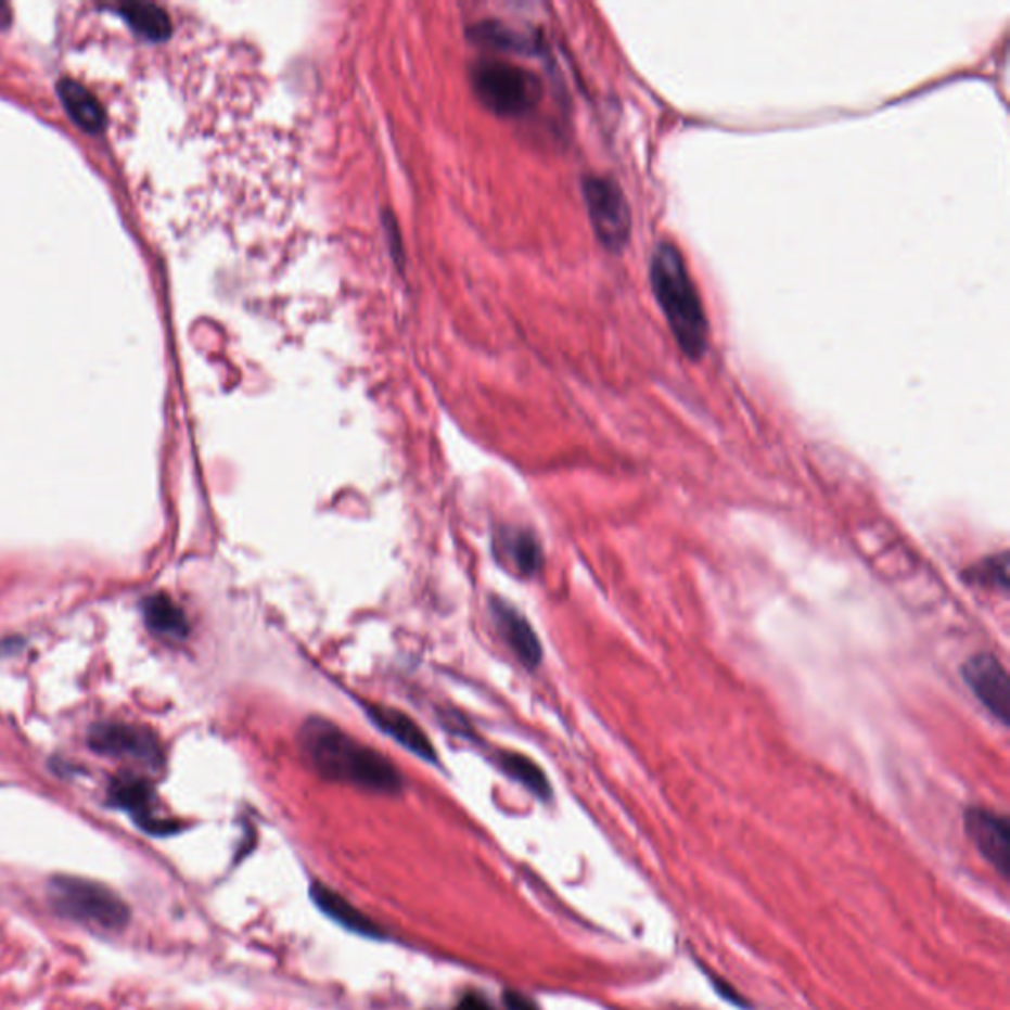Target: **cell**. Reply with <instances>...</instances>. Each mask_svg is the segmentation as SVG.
Wrapping results in <instances>:
<instances>
[{
    "instance_id": "52a82bcc",
    "label": "cell",
    "mask_w": 1010,
    "mask_h": 1010,
    "mask_svg": "<svg viewBox=\"0 0 1010 1010\" xmlns=\"http://www.w3.org/2000/svg\"><path fill=\"white\" fill-rule=\"evenodd\" d=\"M89 744L91 749L101 754L132 758V760L149 764L153 768L161 766L163 762L161 742L156 740L153 732H149L146 728L135 727V725H123V723L98 725L91 728Z\"/></svg>"
},
{
    "instance_id": "6da1fadb",
    "label": "cell",
    "mask_w": 1010,
    "mask_h": 1010,
    "mask_svg": "<svg viewBox=\"0 0 1010 1010\" xmlns=\"http://www.w3.org/2000/svg\"><path fill=\"white\" fill-rule=\"evenodd\" d=\"M298 742L306 760L327 780L385 795L402 790V776L393 762L351 739L346 730L327 718H308L301 728Z\"/></svg>"
},
{
    "instance_id": "9a60e30c",
    "label": "cell",
    "mask_w": 1010,
    "mask_h": 1010,
    "mask_svg": "<svg viewBox=\"0 0 1010 1010\" xmlns=\"http://www.w3.org/2000/svg\"><path fill=\"white\" fill-rule=\"evenodd\" d=\"M496 764L506 776H510L513 782L522 783L525 790H529L539 800H549L551 797V785H549L544 771L535 762L525 758L517 752H498L496 754Z\"/></svg>"
},
{
    "instance_id": "2e32d148",
    "label": "cell",
    "mask_w": 1010,
    "mask_h": 1010,
    "mask_svg": "<svg viewBox=\"0 0 1010 1010\" xmlns=\"http://www.w3.org/2000/svg\"><path fill=\"white\" fill-rule=\"evenodd\" d=\"M966 578L1007 595L1009 592V557L1007 553H1000L999 557L985 559L981 565L969 568Z\"/></svg>"
},
{
    "instance_id": "7a4b0ae2",
    "label": "cell",
    "mask_w": 1010,
    "mask_h": 1010,
    "mask_svg": "<svg viewBox=\"0 0 1010 1010\" xmlns=\"http://www.w3.org/2000/svg\"><path fill=\"white\" fill-rule=\"evenodd\" d=\"M650 281L679 348L687 358H701L708 346V322L683 255L674 243L662 241L653 250Z\"/></svg>"
},
{
    "instance_id": "8992f818",
    "label": "cell",
    "mask_w": 1010,
    "mask_h": 1010,
    "mask_svg": "<svg viewBox=\"0 0 1010 1010\" xmlns=\"http://www.w3.org/2000/svg\"><path fill=\"white\" fill-rule=\"evenodd\" d=\"M961 675L979 703L1002 725H1009L1010 683L1005 665L990 653H979L961 667Z\"/></svg>"
},
{
    "instance_id": "277c9868",
    "label": "cell",
    "mask_w": 1010,
    "mask_h": 1010,
    "mask_svg": "<svg viewBox=\"0 0 1010 1010\" xmlns=\"http://www.w3.org/2000/svg\"><path fill=\"white\" fill-rule=\"evenodd\" d=\"M472 86L488 110L506 117L533 110L541 99L537 76L506 62H478L472 69Z\"/></svg>"
},
{
    "instance_id": "d6986e66",
    "label": "cell",
    "mask_w": 1010,
    "mask_h": 1010,
    "mask_svg": "<svg viewBox=\"0 0 1010 1010\" xmlns=\"http://www.w3.org/2000/svg\"><path fill=\"white\" fill-rule=\"evenodd\" d=\"M455 1010H496V1009H494V1007H491L488 1000L484 999V997H480V995H466V997H462V1000L458 1002L457 1007H455Z\"/></svg>"
},
{
    "instance_id": "5b68a950",
    "label": "cell",
    "mask_w": 1010,
    "mask_h": 1010,
    "mask_svg": "<svg viewBox=\"0 0 1010 1010\" xmlns=\"http://www.w3.org/2000/svg\"><path fill=\"white\" fill-rule=\"evenodd\" d=\"M583 196L598 241L614 253L624 250L630 240L631 214L619 186L604 176H587Z\"/></svg>"
},
{
    "instance_id": "e0dca14e",
    "label": "cell",
    "mask_w": 1010,
    "mask_h": 1010,
    "mask_svg": "<svg viewBox=\"0 0 1010 1010\" xmlns=\"http://www.w3.org/2000/svg\"><path fill=\"white\" fill-rule=\"evenodd\" d=\"M127 18L139 33L149 38H164L170 33V21L158 7L153 4H132L125 9Z\"/></svg>"
},
{
    "instance_id": "4fadbf2b",
    "label": "cell",
    "mask_w": 1010,
    "mask_h": 1010,
    "mask_svg": "<svg viewBox=\"0 0 1010 1010\" xmlns=\"http://www.w3.org/2000/svg\"><path fill=\"white\" fill-rule=\"evenodd\" d=\"M496 547L500 551L501 559H506L517 575L533 576L539 573L541 563H544V554L532 533L515 529V527L501 529Z\"/></svg>"
},
{
    "instance_id": "ffe728a7",
    "label": "cell",
    "mask_w": 1010,
    "mask_h": 1010,
    "mask_svg": "<svg viewBox=\"0 0 1010 1010\" xmlns=\"http://www.w3.org/2000/svg\"><path fill=\"white\" fill-rule=\"evenodd\" d=\"M506 1002H508L510 1010H537L529 1000L523 999L522 995H517V993H508Z\"/></svg>"
},
{
    "instance_id": "8fae6325",
    "label": "cell",
    "mask_w": 1010,
    "mask_h": 1010,
    "mask_svg": "<svg viewBox=\"0 0 1010 1010\" xmlns=\"http://www.w3.org/2000/svg\"><path fill=\"white\" fill-rule=\"evenodd\" d=\"M373 725L383 730L387 737H392L397 744H401L409 750L414 756L423 758L424 762L435 764L436 752L433 742L424 734L423 728L414 723L413 718L405 715L392 706L368 705L366 706Z\"/></svg>"
},
{
    "instance_id": "9c48e42d",
    "label": "cell",
    "mask_w": 1010,
    "mask_h": 1010,
    "mask_svg": "<svg viewBox=\"0 0 1010 1010\" xmlns=\"http://www.w3.org/2000/svg\"><path fill=\"white\" fill-rule=\"evenodd\" d=\"M967 835L979 853L1007 879L1009 874V821L988 809L973 807L966 815Z\"/></svg>"
},
{
    "instance_id": "5bb4252c",
    "label": "cell",
    "mask_w": 1010,
    "mask_h": 1010,
    "mask_svg": "<svg viewBox=\"0 0 1010 1010\" xmlns=\"http://www.w3.org/2000/svg\"><path fill=\"white\" fill-rule=\"evenodd\" d=\"M142 612H144L146 626L154 634H161L164 638L184 640L188 631H190L184 610L180 609L175 600L166 597V595H153V597L146 598Z\"/></svg>"
},
{
    "instance_id": "7c38bea8",
    "label": "cell",
    "mask_w": 1010,
    "mask_h": 1010,
    "mask_svg": "<svg viewBox=\"0 0 1010 1010\" xmlns=\"http://www.w3.org/2000/svg\"><path fill=\"white\" fill-rule=\"evenodd\" d=\"M310 896L316 904V908L330 918L332 922L342 925L351 934L363 935L370 939H385V930L378 923L370 920L363 912H359L354 904H349L344 896H340L334 891L327 888L324 884H318L310 888Z\"/></svg>"
},
{
    "instance_id": "3957f363",
    "label": "cell",
    "mask_w": 1010,
    "mask_h": 1010,
    "mask_svg": "<svg viewBox=\"0 0 1010 1010\" xmlns=\"http://www.w3.org/2000/svg\"><path fill=\"white\" fill-rule=\"evenodd\" d=\"M48 896L60 916L99 932H123L131 920L119 894L95 880L60 874L50 880Z\"/></svg>"
},
{
    "instance_id": "30bf717a",
    "label": "cell",
    "mask_w": 1010,
    "mask_h": 1010,
    "mask_svg": "<svg viewBox=\"0 0 1010 1010\" xmlns=\"http://www.w3.org/2000/svg\"><path fill=\"white\" fill-rule=\"evenodd\" d=\"M491 616H494L501 638L510 645L511 652L517 655V660L527 669L539 667L544 650H541L537 634L533 631L532 624L523 618L522 612L501 598H491Z\"/></svg>"
},
{
    "instance_id": "ba28073f",
    "label": "cell",
    "mask_w": 1010,
    "mask_h": 1010,
    "mask_svg": "<svg viewBox=\"0 0 1010 1010\" xmlns=\"http://www.w3.org/2000/svg\"><path fill=\"white\" fill-rule=\"evenodd\" d=\"M111 802L131 815L135 823L151 835H170L178 831L175 821L158 814L153 785L137 778L123 776L111 785Z\"/></svg>"
},
{
    "instance_id": "ac0fdd59",
    "label": "cell",
    "mask_w": 1010,
    "mask_h": 1010,
    "mask_svg": "<svg viewBox=\"0 0 1010 1010\" xmlns=\"http://www.w3.org/2000/svg\"><path fill=\"white\" fill-rule=\"evenodd\" d=\"M64 101H66L67 107L72 111V115L76 117L84 127H95L98 125V111H95V101L93 98L86 93L84 89L76 86V84H64Z\"/></svg>"
}]
</instances>
